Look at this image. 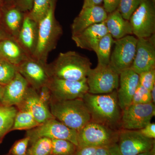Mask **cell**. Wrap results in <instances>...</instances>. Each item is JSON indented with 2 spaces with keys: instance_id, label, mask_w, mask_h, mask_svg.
I'll use <instances>...</instances> for the list:
<instances>
[{
  "instance_id": "obj_1",
  "label": "cell",
  "mask_w": 155,
  "mask_h": 155,
  "mask_svg": "<svg viewBox=\"0 0 155 155\" xmlns=\"http://www.w3.org/2000/svg\"><path fill=\"white\" fill-rule=\"evenodd\" d=\"M84 102L90 114L91 121L114 129L121 130L122 110L119 105L117 90L106 94L87 93Z\"/></svg>"
},
{
  "instance_id": "obj_2",
  "label": "cell",
  "mask_w": 155,
  "mask_h": 155,
  "mask_svg": "<svg viewBox=\"0 0 155 155\" xmlns=\"http://www.w3.org/2000/svg\"><path fill=\"white\" fill-rule=\"evenodd\" d=\"M91 65L88 58L69 51L60 53L47 67L51 78L78 81L86 79Z\"/></svg>"
},
{
  "instance_id": "obj_3",
  "label": "cell",
  "mask_w": 155,
  "mask_h": 155,
  "mask_svg": "<svg viewBox=\"0 0 155 155\" xmlns=\"http://www.w3.org/2000/svg\"><path fill=\"white\" fill-rule=\"evenodd\" d=\"M57 0H51L47 13L38 22V38L36 49L32 58L47 64L50 52L57 47L63 34V29L55 17Z\"/></svg>"
},
{
  "instance_id": "obj_4",
  "label": "cell",
  "mask_w": 155,
  "mask_h": 155,
  "mask_svg": "<svg viewBox=\"0 0 155 155\" xmlns=\"http://www.w3.org/2000/svg\"><path fill=\"white\" fill-rule=\"evenodd\" d=\"M49 108L54 118L77 131L91 121L82 99L60 101L51 98Z\"/></svg>"
},
{
  "instance_id": "obj_5",
  "label": "cell",
  "mask_w": 155,
  "mask_h": 155,
  "mask_svg": "<svg viewBox=\"0 0 155 155\" xmlns=\"http://www.w3.org/2000/svg\"><path fill=\"white\" fill-rule=\"evenodd\" d=\"M119 130L91 121L78 131V147H105L118 142Z\"/></svg>"
},
{
  "instance_id": "obj_6",
  "label": "cell",
  "mask_w": 155,
  "mask_h": 155,
  "mask_svg": "<svg viewBox=\"0 0 155 155\" xmlns=\"http://www.w3.org/2000/svg\"><path fill=\"white\" fill-rule=\"evenodd\" d=\"M119 74L110 64H97L91 69L87 77L89 93L94 94H106L118 89Z\"/></svg>"
},
{
  "instance_id": "obj_7",
  "label": "cell",
  "mask_w": 155,
  "mask_h": 155,
  "mask_svg": "<svg viewBox=\"0 0 155 155\" xmlns=\"http://www.w3.org/2000/svg\"><path fill=\"white\" fill-rule=\"evenodd\" d=\"M25 136L29 138V144L39 138L69 140L78 147L77 130L67 127L55 118L49 119L33 129L26 131Z\"/></svg>"
},
{
  "instance_id": "obj_8",
  "label": "cell",
  "mask_w": 155,
  "mask_h": 155,
  "mask_svg": "<svg viewBox=\"0 0 155 155\" xmlns=\"http://www.w3.org/2000/svg\"><path fill=\"white\" fill-rule=\"evenodd\" d=\"M154 4L151 0H143L129 19L132 34L137 38H147L155 34Z\"/></svg>"
},
{
  "instance_id": "obj_9",
  "label": "cell",
  "mask_w": 155,
  "mask_h": 155,
  "mask_svg": "<svg viewBox=\"0 0 155 155\" xmlns=\"http://www.w3.org/2000/svg\"><path fill=\"white\" fill-rule=\"evenodd\" d=\"M137 41V38L132 35L114 41L110 64L119 74L131 68L135 58Z\"/></svg>"
},
{
  "instance_id": "obj_10",
  "label": "cell",
  "mask_w": 155,
  "mask_h": 155,
  "mask_svg": "<svg viewBox=\"0 0 155 155\" xmlns=\"http://www.w3.org/2000/svg\"><path fill=\"white\" fill-rule=\"evenodd\" d=\"M155 115V104L153 103L130 104L122 110L121 129L140 130L151 122Z\"/></svg>"
},
{
  "instance_id": "obj_11",
  "label": "cell",
  "mask_w": 155,
  "mask_h": 155,
  "mask_svg": "<svg viewBox=\"0 0 155 155\" xmlns=\"http://www.w3.org/2000/svg\"><path fill=\"white\" fill-rule=\"evenodd\" d=\"M117 146L122 155H137L152 149L155 139L146 137L138 130H119Z\"/></svg>"
},
{
  "instance_id": "obj_12",
  "label": "cell",
  "mask_w": 155,
  "mask_h": 155,
  "mask_svg": "<svg viewBox=\"0 0 155 155\" xmlns=\"http://www.w3.org/2000/svg\"><path fill=\"white\" fill-rule=\"evenodd\" d=\"M48 86L51 98L60 101L82 99L88 91L87 78L73 81L51 78Z\"/></svg>"
},
{
  "instance_id": "obj_13",
  "label": "cell",
  "mask_w": 155,
  "mask_h": 155,
  "mask_svg": "<svg viewBox=\"0 0 155 155\" xmlns=\"http://www.w3.org/2000/svg\"><path fill=\"white\" fill-rule=\"evenodd\" d=\"M47 64L32 57H28L17 67L18 72L26 80L29 86L38 91L47 86L51 79Z\"/></svg>"
},
{
  "instance_id": "obj_14",
  "label": "cell",
  "mask_w": 155,
  "mask_h": 155,
  "mask_svg": "<svg viewBox=\"0 0 155 155\" xmlns=\"http://www.w3.org/2000/svg\"><path fill=\"white\" fill-rule=\"evenodd\" d=\"M131 69L137 74L155 69V35L137 38L136 51Z\"/></svg>"
},
{
  "instance_id": "obj_15",
  "label": "cell",
  "mask_w": 155,
  "mask_h": 155,
  "mask_svg": "<svg viewBox=\"0 0 155 155\" xmlns=\"http://www.w3.org/2000/svg\"><path fill=\"white\" fill-rule=\"evenodd\" d=\"M18 110L28 111L39 124L54 118L48 105L39 96L36 90L29 86L21 103L16 107Z\"/></svg>"
},
{
  "instance_id": "obj_16",
  "label": "cell",
  "mask_w": 155,
  "mask_h": 155,
  "mask_svg": "<svg viewBox=\"0 0 155 155\" xmlns=\"http://www.w3.org/2000/svg\"><path fill=\"white\" fill-rule=\"evenodd\" d=\"M139 85V75L131 68L119 74L117 94L119 105L122 110L132 103L134 95Z\"/></svg>"
},
{
  "instance_id": "obj_17",
  "label": "cell",
  "mask_w": 155,
  "mask_h": 155,
  "mask_svg": "<svg viewBox=\"0 0 155 155\" xmlns=\"http://www.w3.org/2000/svg\"><path fill=\"white\" fill-rule=\"evenodd\" d=\"M107 16L108 13L101 6L82 8L71 25L72 35L80 33L91 25L104 22Z\"/></svg>"
},
{
  "instance_id": "obj_18",
  "label": "cell",
  "mask_w": 155,
  "mask_h": 155,
  "mask_svg": "<svg viewBox=\"0 0 155 155\" xmlns=\"http://www.w3.org/2000/svg\"><path fill=\"white\" fill-rule=\"evenodd\" d=\"M108 33L104 22L91 25L80 33L72 35L78 47L94 51L102 38Z\"/></svg>"
},
{
  "instance_id": "obj_19",
  "label": "cell",
  "mask_w": 155,
  "mask_h": 155,
  "mask_svg": "<svg viewBox=\"0 0 155 155\" xmlns=\"http://www.w3.org/2000/svg\"><path fill=\"white\" fill-rule=\"evenodd\" d=\"M38 38V23L26 13L17 39L18 43L29 57L34 55Z\"/></svg>"
},
{
  "instance_id": "obj_20",
  "label": "cell",
  "mask_w": 155,
  "mask_h": 155,
  "mask_svg": "<svg viewBox=\"0 0 155 155\" xmlns=\"http://www.w3.org/2000/svg\"><path fill=\"white\" fill-rule=\"evenodd\" d=\"M29 85L19 72L14 78L4 86L2 105L7 107H17L22 101Z\"/></svg>"
},
{
  "instance_id": "obj_21",
  "label": "cell",
  "mask_w": 155,
  "mask_h": 155,
  "mask_svg": "<svg viewBox=\"0 0 155 155\" xmlns=\"http://www.w3.org/2000/svg\"><path fill=\"white\" fill-rule=\"evenodd\" d=\"M15 5L4 6L1 17L2 18L4 28L9 36L17 40L22 27L25 14Z\"/></svg>"
},
{
  "instance_id": "obj_22",
  "label": "cell",
  "mask_w": 155,
  "mask_h": 155,
  "mask_svg": "<svg viewBox=\"0 0 155 155\" xmlns=\"http://www.w3.org/2000/svg\"><path fill=\"white\" fill-rule=\"evenodd\" d=\"M28 56L18 42L12 38L0 41V58L17 66Z\"/></svg>"
},
{
  "instance_id": "obj_23",
  "label": "cell",
  "mask_w": 155,
  "mask_h": 155,
  "mask_svg": "<svg viewBox=\"0 0 155 155\" xmlns=\"http://www.w3.org/2000/svg\"><path fill=\"white\" fill-rule=\"evenodd\" d=\"M104 22L108 33L115 39H119L132 34L129 20L124 19L117 10L108 14Z\"/></svg>"
},
{
  "instance_id": "obj_24",
  "label": "cell",
  "mask_w": 155,
  "mask_h": 155,
  "mask_svg": "<svg viewBox=\"0 0 155 155\" xmlns=\"http://www.w3.org/2000/svg\"><path fill=\"white\" fill-rule=\"evenodd\" d=\"M17 111L15 106L0 105V144L5 136L11 131Z\"/></svg>"
},
{
  "instance_id": "obj_25",
  "label": "cell",
  "mask_w": 155,
  "mask_h": 155,
  "mask_svg": "<svg viewBox=\"0 0 155 155\" xmlns=\"http://www.w3.org/2000/svg\"><path fill=\"white\" fill-rule=\"evenodd\" d=\"M114 41L109 33L100 40L94 51L97 58V64L102 65L110 64L111 50Z\"/></svg>"
},
{
  "instance_id": "obj_26",
  "label": "cell",
  "mask_w": 155,
  "mask_h": 155,
  "mask_svg": "<svg viewBox=\"0 0 155 155\" xmlns=\"http://www.w3.org/2000/svg\"><path fill=\"white\" fill-rule=\"evenodd\" d=\"M40 125L28 111L18 110L14 118L11 131L15 130H29Z\"/></svg>"
},
{
  "instance_id": "obj_27",
  "label": "cell",
  "mask_w": 155,
  "mask_h": 155,
  "mask_svg": "<svg viewBox=\"0 0 155 155\" xmlns=\"http://www.w3.org/2000/svg\"><path fill=\"white\" fill-rule=\"evenodd\" d=\"M52 155H74L78 147L73 143L62 139H52Z\"/></svg>"
},
{
  "instance_id": "obj_28",
  "label": "cell",
  "mask_w": 155,
  "mask_h": 155,
  "mask_svg": "<svg viewBox=\"0 0 155 155\" xmlns=\"http://www.w3.org/2000/svg\"><path fill=\"white\" fill-rule=\"evenodd\" d=\"M26 155H50L52 150L51 139L42 137L30 144Z\"/></svg>"
},
{
  "instance_id": "obj_29",
  "label": "cell",
  "mask_w": 155,
  "mask_h": 155,
  "mask_svg": "<svg viewBox=\"0 0 155 155\" xmlns=\"http://www.w3.org/2000/svg\"><path fill=\"white\" fill-rule=\"evenodd\" d=\"M18 72L17 66L0 58V85L9 83Z\"/></svg>"
},
{
  "instance_id": "obj_30",
  "label": "cell",
  "mask_w": 155,
  "mask_h": 155,
  "mask_svg": "<svg viewBox=\"0 0 155 155\" xmlns=\"http://www.w3.org/2000/svg\"><path fill=\"white\" fill-rule=\"evenodd\" d=\"M51 0H34L32 8L28 16L38 23L47 13Z\"/></svg>"
},
{
  "instance_id": "obj_31",
  "label": "cell",
  "mask_w": 155,
  "mask_h": 155,
  "mask_svg": "<svg viewBox=\"0 0 155 155\" xmlns=\"http://www.w3.org/2000/svg\"><path fill=\"white\" fill-rule=\"evenodd\" d=\"M143 0H121L117 10L123 18L129 20L131 15Z\"/></svg>"
},
{
  "instance_id": "obj_32",
  "label": "cell",
  "mask_w": 155,
  "mask_h": 155,
  "mask_svg": "<svg viewBox=\"0 0 155 155\" xmlns=\"http://www.w3.org/2000/svg\"><path fill=\"white\" fill-rule=\"evenodd\" d=\"M150 103H152L150 91L139 84L134 95L131 104H147Z\"/></svg>"
},
{
  "instance_id": "obj_33",
  "label": "cell",
  "mask_w": 155,
  "mask_h": 155,
  "mask_svg": "<svg viewBox=\"0 0 155 155\" xmlns=\"http://www.w3.org/2000/svg\"><path fill=\"white\" fill-rule=\"evenodd\" d=\"M29 144V138L25 136L16 141L9 151L8 155H26Z\"/></svg>"
},
{
  "instance_id": "obj_34",
  "label": "cell",
  "mask_w": 155,
  "mask_h": 155,
  "mask_svg": "<svg viewBox=\"0 0 155 155\" xmlns=\"http://www.w3.org/2000/svg\"><path fill=\"white\" fill-rule=\"evenodd\" d=\"M139 84L151 91L155 85V69L139 74Z\"/></svg>"
},
{
  "instance_id": "obj_35",
  "label": "cell",
  "mask_w": 155,
  "mask_h": 155,
  "mask_svg": "<svg viewBox=\"0 0 155 155\" xmlns=\"http://www.w3.org/2000/svg\"><path fill=\"white\" fill-rule=\"evenodd\" d=\"M143 136L147 138H155V123L150 122L143 128L138 130Z\"/></svg>"
},
{
  "instance_id": "obj_36",
  "label": "cell",
  "mask_w": 155,
  "mask_h": 155,
  "mask_svg": "<svg viewBox=\"0 0 155 155\" xmlns=\"http://www.w3.org/2000/svg\"><path fill=\"white\" fill-rule=\"evenodd\" d=\"M121 0H104L103 8L108 14L117 10Z\"/></svg>"
},
{
  "instance_id": "obj_37",
  "label": "cell",
  "mask_w": 155,
  "mask_h": 155,
  "mask_svg": "<svg viewBox=\"0 0 155 155\" xmlns=\"http://www.w3.org/2000/svg\"><path fill=\"white\" fill-rule=\"evenodd\" d=\"M34 0H18L16 6L24 13L30 12L32 8Z\"/></svg>"
},
{
  "instance_id": "obj_38",
  "label": "cell",
  "mask_w": 155,
  "mask_h": 155,
  "mask_svg": "<svg viewBox=\"0 0 155 155\" xmlns=\"http://www.w3.org/2000/svg\"><path fill=\"white\" fill-rule=\"evenodd\" d=\"M107 149L110 155H122L119 152L117 143L107 148ZM137 155H155V147L149 151L142 153Z\"/></svg>"
},
{
  "instance_id": "obj_39",
  "label": "cell",
  "mask_w": 155,
  "mask_h": 155,
  "mask_svg": "<svg viewBox=\"0 0 155 155\" xmlns=\"http://www.w3.org/2000/svg\"><path fill=\"white\" fill-rule=\"evenodd\" d=\"M97 148L94 147H78L74 155H93Z\"/></svg>"
},
{
  "instance_id": "obj_40",
  "label": "cell",
  "mask_w": 155,
  "mask_h": 155,
  "mask_svg": "<svg viewBox=\"0 0 155 155\" xmlns=\"http://www.w3.org/2000/svg\"><path fill=\"white\" fill-rule=\"evenodd\" d=\"M103 1L104 0H84L82 8L100 6V5L103 2Z\"/></svg>"
},
{
  "instance_id": "obj_41",
  "label": "cell",
  "mask_w": 155,
  "mask_h": 155,
  "mask_svg": "<svg viewBox=\"0 0 155 155\" xmlns=\"http://www.w3.org/2000/svg\"><path fill=\"white\" fill-rule=\"evenodd\" d=\"M93 155H110L107 149L105 147H98L96 150Z\"/></svg>"
},
{
  "instance_id": "obj_42",
  "label": "cell",
  "mask_w": 155,
  "mask_h": 155,
  "mask_svg": "<svg viewBox=\"0 0 155 155\" xmlns=\"http://www.w3.org/2000/svg\"><path fill=\"white\" fill-rule=\"evenodd\" d=\"M8 38H11L5 30L4 28L0 27V41Z\"/></svg>"
},
{
  "instance_id": "obj_43",
  "label": "cell",
  "mask_w": 155,
  "mask_h": 155,
  "mask_svg": "<svg viewBox=\"0 0 155 155\" xmlns=\"http://www.w3.org/2000/svg\"><path fill=\"white\" fill-rule=\"evenodd\" d=\"M18 0H2L4 6H11L15 5L17 4Z\"/></svg>"
},
{
  "instance_id": "obj_44",
  "label": "cell",
  "mask_w": 155,
  "mask_h": 155,
  "mask_svg": "<svg viewBox=\"0 0 155 155\" xmlns=\"http://www.w3.org/2000/svg\"><path fill=\"white\" fill-rule=\"evenodd\" d=\"M4 86L0 85V105H2V101L3 93H4Z\"/></svg>"
},
{
  "instance_id": "obj_45",
  "label": "cell",
  "mask_w": 155,
  "mask_h": 155,
  "mask_svg": "<svg viewBox=\"0 0 155 155\" xmlns=\"http://www.w3.org/2000/svg\"><path fill=\"white\" fill-rule=\"evenodd\" d=\"M151 95L152 103L155 104V85L153 87L151 91Z\"/></svg>"
},
{
  "instance_id": "obj_46",
  "label": "cell",
  "mask_w": 155,
  "mask_h": 155,
  "mask_svg": "<svg viewBox=\"0 0 155 155\" xmlns=\"http://www.w3.org/2000/svg\"><path fill=\"white\" fill-rule=\"evenodd\" d=\"M4 8V5L2 0H0V17H1Z\"/></svg>"
},
{
  "instance_id": "obj_47",
  "label": "cell",
  "mask_w": 155,
  "mask_h": 155,
  "mask_svg": "<svg viewBox=\"0 0 155 155\" xmlns=\"http://www.w3.org/2000/svg\"><path fill=\"white\" fill-rule=\"evenodd\" d=\"M154 3H155V0H151Z\"/></svg>"
},
{
  "instance_id": "obj_48",
  "label": "cell",
  "mask_w": 155,
  "mask_h": 155,
  "mask_svg": "<svg viewBox=\"0 0 155 155\" xmlns=\"http://www.w3.org/2000/svg\"></svg>"
},
{
  "instance_id": "obj_49",
  "label": "cell",
  "mask_w": 155,
  "mask_h": 155,
  "mask_svg": "<svg viewBox=\"0 0 155 155\" xmlns=\"http://www.w3.org/2000/svg\"></svg>"
}]
</instances>
